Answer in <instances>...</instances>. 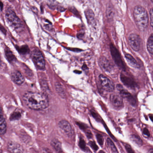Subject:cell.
Returning <instances> with one entry per match:
<instances>
[{
  "label": "cell",
  "mask_w": 153,
  "mask_h": 153,
  "mask_svg": "<svg viewBox=\"0 0 153 153\" xmlns=\"http://www.w3.org/2000/svg\"><path fill=\"white\" fill-rule=\"evenodd\" d=\"M110 102L113 106L116 109H119L123 106L122 97L116 94H111L110 97Z\"/></svg>",
  "instance_id": "30bf717a"
},
{
  "label": "cell",
  "mask_w": 153,
  "mask_h": 153,
  "mask_svg": "<svg viewBox=\"0 0 153 153\" xmlns=\"http://www.w3.org/2000/svg\"><path fill=\"white\" fill-rule=\"evenodd\" d=\"M110 49L112 58L116 65L120 69L125 71V66L120 53L114 45L112 43L110 45Z\"/></svg>",
  "instance_id": "277c9868"
},
{
  "label": "cell",
  "mask_w": 153,
  "mask_h": 153,
  "mask_svg": "<svg viewBox=\"0 0 153 153\" xmlns=\"http://www.w3.org/2000/svg\"><path fill=\"white\" fill-rule=\"evenodd\" d=\"M146 47L149 53L153 55V33L151 34L148 39Z\"/></svg>",
  "instance_id": "7402d4cb"
},
{
  "label": "cell",
  "mask_w": 153,
  "mask_h": 153,
  "mask_svg": "<svg viewBox=\"0 0 153 153\" xmlns=\"http://www.w3.org/2000/svg\"><path fill=\"white\" fill-rule=\"evenodd\" d=\"M6 122L1 111L0 119V133L1 135H4L6 132Z\"/></svg>",
  "instance_id": "ffe728a7"
},
{
  "label": "cell",
  "mask_w": 153,
  "mask_h": 153,
  "mask_svg": "<svg viewBox=\"0 0 153 153\" xmlns=\"http://www.w3.org/2000/svg\"><path fill=\"white\" fill-rule=\"evenodd\" d=\"M148 153H153V149H150Z\"/></svg>",
  "instance_id": "74e56055"
},
{
  "label": "cell",
  "mask_w": 153,
  "mask_h": 153,
  "mask_svg": "<svg viewBox=\"0 0 153 153\" xmlns=\"http://www.w3.org/2000/svg\"><path fill=\"white\" fill-rule=\"evenodd\" d=\"M82 68L83 70H85L87 68V67L85 64H84L83 65Z\"/></svg>",
  "instance_id": "8d00e7d4"
},
{
  "label": "cell",
  "mask_w": 153,
  "mask_h": 153,
  "mask_svg": "<svg viewBox=\"0 0 153 153\" xmlns=\"http://www.w3.org/2000/svg\"><path fill=\"white\" fill-rule=\"evenodd\" d=\"M130 138L131 140L137 145L140 146L142 145V140L138 135L135 134H132L131 135Z\"/></svg>",
  "instance_id": "cb8c5ba5"
},
{
  "label": "cell",
  "mask_w": 153,
  "mask_h": 153,
  "mask_svg": "<svg viewBox=\"0 0 153 153\" xmlns=\"http://www.w3.org/2000/svg\"><path fill=\"white\" fill-rule=\"evenodd\" d=\"M32 59L36 67L40 70H44L45 68V60L41 52L38 49L33 50L31 52Z\"/></svg>",
  "instance_id": "5b68a950"
},
{
  "label": "cell",
  "mask_w": 153,
  "mask_h": 153,
  "mask_svg": "<svg viewBox=\"0 0 153 153\" xmlns=\"http://www.w3.org/2000/svg\"><path fill=\"white\" fill-rule=\"evenodd\" d=\"M78 145L80 148L85 152H89V149L86 146V143L84 139L80 137L79 139Z\"/></svg>",
  "instance_id": "d4e9b609"
},
{
  "label": "cell",
  "mask_w": 153,
  "mask_h": 153,
  "mask_svg": "<svg viewBox=\"0 0 153 153\" xmlns=\"http://www.w3.org/2000/svg\"><path fill=\"white\" fill-rule=\"evenodd\" d=\"M21 117V114L19 111H14L11 115L10 119L11 121H13L19 119Z\"/></svg>",
  "instance_id": "4316f807"
},
{
  "label": "cell",
  "mask_w": 153,
  "mask_h": 153,
  "mask_svg": "<svg viewBox=\"0 0 153 153\" xmlns=\"http://www.w3.org/2000/svg\"><path fill=\"white\" fill-rule=\"evenodd\" d=\"M4 53L6 59L10 62L13 63L16 61V57L9 48H5Z\"/></svg>",
  "instance_id": "ac0fdd59"
},
{
  "label": "cell",
  "mask_w": 153,
  "mask_h": 153,
  "mask_svg": "<svg viewBox=\"0 0 153 153\" xmlns=\"http://www.w3.org/2000/svg\"><path fill=\"white\" fill-rule=\"evenodd\" d=\"M100 66L105 71L110 72L112 70L113 66L110 61L105 56H101L99 59Z\"/></svg>",
  "instance_id": "8fae6325"
},
{
  "label": "cell",
  "mask_w": 153,
  "mask_h": 153,
  "mask_svg": "<svg viewBox=\"0 0 153 153\" xmlns=\"http://www.w3.org/2000/svg\"><path fill=\"white\" fill-rule=\"evenodd\" d=\"M5 16L8 24L16 31L19 32L24 30V25L22 21L11 7L7 8Z\"/></svg>",
  "instance_id": "3957f363"
},
{
  "label": "cell",
  "mask_w": 153,
  "mask_h": 153,
  "mask_svg": "<svg viewBox=\"0 0 153 153\" xmlns=\"http://www.w3.org/2000/svg\"><path fill=\"white\" fill-rule=\"evenodd\" d=\"M56 90L58 94L62 98L65 97L66 94L65 89L62 85L59 82H56L55 84Z\"/></svg>",
  "instance_id": "44dd1931"
},
{
  "label": "cell",
  "mask_w": 153,
  "mask_h": 153,
  "mask_svg": "<svg viewBox=\"0 0 153 153\" xmlns=\"http://www.w3.org/2000/svg\"><path fill=\"white\" fill-rule=\"evenodd\" d=\"M107 144L112 153H118L115 145L111 140L109 138L107 139Z\"/></svg>",
  "instance_id": "484cf974"
},
{
  "label": "cell",
  "mask_w": 153,
  "mask_h": 153,
  "mask_svg": "<svg viewBox=\"0 0 153 153\" xmlns=\"http://www.w3.org/2000/svg\"><path fill=\"white\" fill-rule=\"evenodd\" d=\"M23 99L25 105L33 110H43L47 108L49 105L47 96L42 92H27L24 94Z\"/></svg>",
  "instance_id": "6da1fadb"
},
{
  "label": "cell",
  "mask_w": 153,
  "mask_h": 153,
  "mask_svg": "<svg viewBox=\"0 0 153 153\" xmlns=\"http://www.w3.org/2000/svg\"><path fill=\"white\" fill-rule=\"evenodd\" d=\"M125 147L127 153H135L130 146L129 144H125Z\"/></svg>",
  "instance_id": "f546056e"
},
{
  "label": "cell",
  "mask_w": 153,
  "mask_h": 153,
  "mask_svg": "<svg viewBox=\"0 0 153 153\" xmlns=\"http://www.w3.org/2000/svg\"><path fill=\"white\" fill-rule=\"evenodd\" d=\"M143 133L144 135L147 137H149L150 135L149 131L146 128H143Z\"/></svg>",
  "instance_id": "1f68e13d"
},
{
  "label": "cell",
  "mask_w": 153,
  "mask_h": 153,
  "mask_svg": "<svg viewBox=\"0 0 153 153\" xmlns=\"http://www.w3.org/2000/svg\"><path fill=\"white\" fill-rule=\"evenodd\" d=\"M88 144L92 149L95 152L97 151L99 149L98 146L94 141H89Z\"/></svg>",
  "instance_id": "f1b7e54d"
},
{
  "label": "cell",
  "mask_w": 153,
  "mask_h": 153,
  "mask_svg": "<svg viewBox=\"0 0 153 153\" xmlns=\"http://www.w3.org/2000/svg\"><path fill=\"white\" fill-rule=\"evenodd\" d=\"M125 57L128 64L131 67L135 68H139L140 65L136 60L131 54L126 53Z\"/></svg>",
  "instance_id": "e0dca14e"
},
{
  "label": "cell",
  "mask_w": 153,
  "mask_h": 153,
  "mask_svg": "<svg viewBox=\"0 0 153 153\" xmlns=\"http://www.w3.org/2000/svg\"><path fill=\"white\" fill-rule=\"evenodd\" d=\"M120 79L122 83L127 87L133 90L137 88V84L131 78L121 74L120 75Z\"/></svg>",
  "instance_id": "4fadbf2b"
},
{
  "label": "cell",
  "mask_w": 153,
  "mask_h": 153,
  "mask_svg": "<svg viewBox=\"0 0 153 153\" xmlns=\"http://www.w3.org/2000/svg\"><path fill=\"white\" fill-rule=\"evenodd\" d=\"M128 41L131 48L134 51H137L140 48V39L136 33H131L128 38Z\"/></svg>",
  "instance_id": "ba28073f"
},
{
  "label": "cell",
  "mask_w": 153,
  "mask_h": 153,
  "mask_svg": "<svg viewBox=\"0 0 153 153\" xmlns=\"http://www.w3.org/2000/svg\"><path fill=\"white\" fill-rule=\"evenodd\" d=\"M96 137L98 143L101 146H102L104 143V138L100 134H97Z\"/></svg>",
  "instance_id": "83f0119b"
},
{
  "label": "cell",
  "mask_w": 153,
  "mask_h": 153,
  "mask_svg": "<svg viewBox=\"0 0 153 153\" xmlns=\"http://www.w3.org/2000/svg\"><path fill=\"white\" fill-rule=\"evenodd\" d=\"M98 153H105V152L103 150H101Z\"/></svg>",
  "instance_id": "ab89813d"
},
{
  "label": "cell",
  "mask_w": 153,
  "mask_h": 153,
  "mask_svg": "<svg viewBox=\"0 0 153 153\" xmlns=\"http://www.w3.org/2000/svg\"><path fill=\"white\" fill-rule=\"evenodd\" d=\"M51 146L57 152H60L62 150L61 144L60 142L56 139L53 140L51 142Z\"/></svg>",
  "instance_id": "603a6c76"
},
{
  "label": "cell",
  "mask_w": 153,
  "mask_h": 153,
  "mask_svg": "<svg viewBox=\"0 0 153 153\" xmlns=\"http://www.w3.org/2000/svg\"><path fill=\"white\" fill-rule=\"evenodd\" d=\"M0 29L1 32L4 35H6L7 30L5 28L1 25H0Z\"/></svg>",
  "instance_id": "836d02e7"
},
{
  "label": "cell",
  "mask_w": 153,
  "mask_h": 153,
  "mask_svg": "<svg viewBox=\"0 0 153 153\" xmlns=\"http://www.w3.org/2000/svg\"><path fill=\"white\" fill-rule=\"evenodd\" d=\"M7 149L10 153H23L24 149L19 144L13 141H10L7 143Z\"/></svg>",
  "instance_id": "7c38bea8"
},
{
  "label": "cell",
  "mask_w": 153,
  "mask_h": 153,
  "mask_svg": "<svg viewBox=\"0 0 153 153\" xmlns=\"http://www.w3.org/2000/svg\"><path fill=\"white\" fill-rule=\"evenodd\" d=\"M149 117L151 119V120H152V121H153V117L152 116H149Z\"/></svg>",
  "instance_id": "f35d334b"
},
{
  "label": "cell",
  "mask_w": 153,
  "mask_h": 153,
  "mask_svg": "<svg viewBox=\"0 0 153 153\" xmlns=\"http://www.w3.org/2000/svg\"><path fill=\"white\" fill-rule=\"evenodd\" d=\"M150 19V23L152 27L153 28V8H151L149 11Z\"/></svg>",
  "instance_id": "4dcf8cb0"
},
{
  "label": "cell",
  "mask_w": 153,
  "mask_h": 153,
  "mask_svg": "<svg viewBox=\"0 0 153 153\" xmlns=\"http://www.w3.org/2000/svg\"><path fill=\"white\" fill-rule=\"evenodd\" d=\"M3 5L4 4H3V2L1 1H0V10H1V11L3 10V6H4Z\"/></svg>",
  "instance_id": "d590c367"
},
{
  "label": "cell",
  "mask_w": 153,
  "mask_h": 153,
  "mask_svg": "<svg viewBox=\"0 0 153 153\" xmlns=\"http://www.w3.org/2000/svg\"><path fill=\"white\" fill-rule=\"evenodd\" d=\"M58 125L68 136L70 137L74 134V132L72 128L67 121L64 120H62L59 121Z\"/></svg>",
  "instance_id": "9c48e42d"
},
{
  "label": "cell",
  "mask_w": 153,
  "mask_h": 153,
  "mask_svg": "<svg viewBox=\"0 0 153 153\" xmlns=\"http://www.w3.org/2000/svg\"><path fill=\"white\" fill-rule=\"evenodd\" d=\"M11 78L14 83L19 85H22L25 81L24 76L18 71H15L12 72L11 74Z\"/></svg>",
  "instance_id": "5bb4252c"
},
{
  "label": "cell",
  "mask_w": 153,
  "mask_h": 153,
  "mask_svg": "<svg viewBox=\"0 0 153 153\" xmlns=\"http://www.w3.org/2000/svg\"><path fill=\"white\" fill-rule=\"evenodd\" d=\"M117 88L119 91L120 95L125 99L131 105L135 106L136 105V101L134 97L126 90L124 89L120 84H117Z\"/></svg>",
  "instance_id": "8992f818"
},
{
  "label": "cell",
  "mask_w": 153,
  "mask_h": 153,
  "mask_svg": "<svg viewBox=\"0 0 153 153\" xmlns=\"http://www.w3.org/2000/svg\"><path fill=\"white\" fill-rule=\"evenodd\" d=\"M84 13L88 23L90 25H94L95 15L92 10L90 8H87L85 10Z\"/></svg>",
  "instance_id": "9a60e30c"
},
{
  "label": "cell",
  "mask_w": 153,
  "mask_h": 153,
  "mask_svg": "<svg viewBox=\"0 0 153 153\" xmlns=\"http://www.w3.org/2000/svg\"><path fill=\"white\" fill-rule=\"evenodd\" d=\"M152 76H153V74H152Z\"/></svg>",
  "instance_id": "60d3db41"
},
{
  "label": "cell",
  "mask_w": 153,
  "mask_h": 153,
  "mask_svg": "<svg viewBox=\"0 0 153 153\" xmlns=\"http://www.w3.org/2000/svg\"><path fill=\"white\" fill-rule=\"evenodd\" d=\"M115 15V10L113 4L108 2L106 5V16L109 20L113 19Z\"/></svg>",
  "instance_id": "2e32d148"
},
{
  "label": "cell",
  "mask_w": 153,
  "mask_h": 153,
  "mask_svg": "<svg viewBox=\"0 0 153 153\" xmlns=\"http://www.w3.org/2000/svg\"><path fill=\"white\" fill-rule=\"evenodd\" d=\"M134 19L138 29L144 31L147 29L148 24V14L146 9L140 5L135 7L133 11Z\"/></svg>",
  "instance_id": "7a4b0ae2"
},
{
  "label": "cell",
  "mask_w": 153,
  "mask_h": 153,
  "mask_svg": "<svg viewBox=\"0 0 153 153\" xmlns=\"http://www.w3.org/2000/svg\"><path fill=\"white\" fill-rule=\"evenodd\" d=\"M99 78L100 83L104 90L108 92H112L114 90V84L108 78L102 74L99 75Z\"/></svg>",
  "instance_id": "52a82bcc"
},
{
  "label": "cell",
  "mask_w": 153,
  "mask_h": 153,
  "mask_svg": "<svg viewBox=\"0 0 153 153\" xmlns=\"http://www.w3.org/2000/svg\"><path fill=\"white\" fill-rule=\"evenodd\" d=\"M15 48L19 53L22 55L27 54L30 52V49L28 45H23L21 46L16 45Z\"/></svg>",
  "instance_id": "d6986e66"
},
{
  "label": "cell",
  "mask_w": 153,
  "mask_h": 153,
  "mask_svg": "<svg viewBox=\"0 0 153 153\" xmlns=\"http://www.w3.org/2000/svg\"><path fill=\"white\" fill-rule=\"evenodd\" d=\"M32 10L36 13H38V10L36 7H31Z\"/></svg>",
  "instance_id": "e575fe53"
},
{
  "label": "cell",
  "mask_w": 153,
  "mask_h": 153,
  "mask_svg": "<svg viewBox=\"0 0 153 153\" xmlns=\"http://www.w3.org/2000/svg\"><path fill=\"white\" fill-rule=\"evenodd\" d=\"M70 51H72L75 52H79L82 51V50L78 48H69L68 49Z\"/></svg>",
  "instance_id": "d6a6232c"
}]
</instances>
